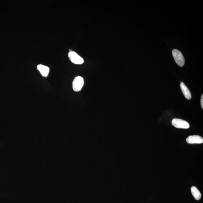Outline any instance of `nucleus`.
<instances>
[{
  "label": "nucleus",
  "mask_w": 203,
  "mask_h": 203,
  "mask_svg": "<svg viewBox=\"0 0 203 203\" xmlns=\"http://www.w3.org/2000/svg\"><path fill=\"white\" fill-rule=\"evenodd\" d=\"M191 191L194 198L196 200H199L201 199V194L200 192L195 186H192L191 188Z\"/></svg>",
  "instance_id": "8"
},
{
  "label": "nucleus",
  "mask_w": 203,
  "mask_h": 203,
  "mask_svg": "<svg viewBox=\"0 0 203 203\" xmlns=\"http://www.w3.org/2000/svg\"><path fill=\"white\" fill-rule=\"evenodd\" d=\"M180 87L183 94L187 99L190 100L192 98V95L190 90L182 82H180Z\"/></svg>",
  "instance_id": "6"
},
{
  "label": "nucleus",
  "mask_w": 203,
  "mask_h": 203,
  "mask_svg": "<svg viewBox=\"0 0 203 203\" xmlns=\"http://www.w3.org/2000/svg\"><path fill=\"white\" fill-rule=\"evenodd\" d=\"M201 107H202V109H203V95H202L201 97Z\"/></svg>",
  "instance_id": "9"
},
{
  "label": "nucleus",
  "mask_w": 203,
  "mask_h": 203,
  "mask_svg": "<svg viewBox=\"0 0 203 203\" xmlns=\"http://www.w3.org/2000/svg\"><path fill=\"white\" fill-rule=\"evenodd\" d=\"M84 84L83 78L80 76L76 77L74 79L72 83V87L74 91L78 92L82 89Z\"/></svg>",
  "instance_id": "3"
},
{
  "label": "nucleus",
  "mask_w": 203,
  "mask_h": 203,
  "mask_svg": "<svg viewBox=\"0 0 203 203\" xmlns=\"http://www.w3.org/2000/svg\"><path fill=\"white\" fill-rule=\"evenodd\" d=\"M186 141L189 144H201L203 143V138L199 135H191L188 137Z\"/></svg>",
  "instance_id": "5"
},
{
  "label": "nucleus",
  "mask_w": 203,
  "mask_h": 203,
  "mask_svg": "<svg viewBox=\"0 0 203 203\" xmlns=\"http://www.w3.org/2000/svg\"><path fill=\"white\" fill-rule=\"evenodd\" d=\"M37 68L43 76L47 77L48 76L50 72V69L48 67L42 64H39L37 67Z\"/></svg>",
  "instance_id": "7"
},
{
  "label": "nucleus",
  "mask_w": 203,
  "mask_h": 203,
  "mask_svg": "<svg viewBox=\"0 0 203 203\" xmlns=\"http://www.w3.org/2000/svg\"><path fill=\"white\" fill-rule=\"evenodd\" d=\"M172 55L175 62L179 66H183L185 64V59L181 52L177 50H172Z\"/></svg>",
  "instance_id": "1"
},
{
  "label": "nucleus",
  "mask_w": 203,
  "mask_h": 203,
  "mask_svg": "<svg viewBox=\"0 0 203 203\" xmlns=\"http://www.w3.org/2000/svg\"><path fill=\"white\" fill-rule=\"evenodd\" d=\"M172 125L178 128L188 129L190 124L187 121L179 118H174L172 121Z\"/></svg>",
  "instance_id": "4"
},
{
  "label": "nucleus",
  "mask_w": 203,
  "mask_h": 203,
  "mask_svg": "<svg viewBox=\"0 0 203 203\" xmlns=\"http://www.w3.org/2000/svg\"><path fill=\"white\" fill-rule=\"evenodd\" d=\"M69 59L73 63L76 64H81L84 63V60L76 52L71 51L68 53Z\"/></svg>",
  "instance_id": "2"
}]
</instances>
